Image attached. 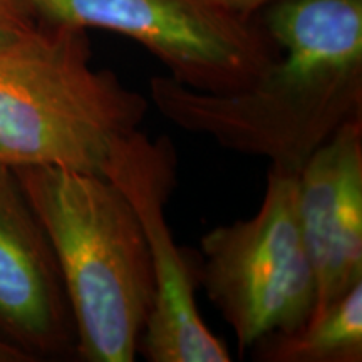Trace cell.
Returning a JSON list of instances; mask_svg holds the SVG:
<instances>
[{
  "label": "cell",
  "mask_w": 362,
  "mask_h": 362,
  "mask_svg": "<svg viewBox=\"0 0 362 362\" xmlns=\"http://www.w3.org/2000/svg\"><path fill=\"white\" fill-rule=\"evenodd\" d=\"M260 13L280 56L255 84L216 94L153 76L149 96L180 129L298 173L362 117V0H277Z\"/></svg>",
  "instance_id": "cell-1"
},
{
  "label": "cell",
  "mask_w": 362,
  "mask_h": 362,
  "mask_svg": "<svg viewBox=\"0 0 362 362\" xmlns=\"http://www.w3.org/2000/svg\"><path fill=\"white\" fill-rule=\"evenodd\" d=\"M297 216L315 274V314L362 282V117L297 173Z\"/></svg>",
  "instance_id": "cell-8"
},
{
  "label": "cell",
  "mask_w": 362,
  "mask_h": 362,
  "mask_svg": "<svg viewBox=\"0 0 362 362\" xmlns=\"http://www.w3.org/2000/svg\"><path fill=\"white\" fill-rule=\"evenodd\" d=\"M42 24L103 29L143 45L170 78L205 93L250 88L280 51L259 17L243 19L210 0H24Z\"/></svg>",
  "instance_id": "cell-5"
},
{
  "label": "cell",
  "mask_w": 362,
  "mask_h": 362,
  "mask_svg": "<svg viewBox=\"0 0 362 362\" xmlns=\"http://www.w3.org/2000/svg\"><path fill=\"white\" fill-rule=\"evenodd\" d=\"M0 339L29 357L76 356V325L47 233L0 166Z\"/></svg>",
  "instance_id": "cell-7"
},
{
  "label": "cell",
  "mask_w": 362,
  "mask_h": 362,
  "mask_svg": "<svg viewBox=\"0 0 362 362\" xmlns=\"http://www.w3.org/2000/svg\"><path fill=\"white\" fill-rule=\"evenodd\" d=\"M210 2L215 4L216 7L225 8L226 12L243 17V19H255L264 8L277 0H210Z\"/></svg>",
  "instance_id": "cell-11"
},
{
  "label": "cell",
  "mask_w": 362,
  "mask_h": 362,
  "mask_svg": "<svg viewBox=\"0 0 362 362\" xmlns=\"http://www.w3.org/2000/svg\"><path fill=\"white\" fill-rule=\"evenodd\" d=\"M264 362H361L362 282L291 332H274L252 347Z\"/></svg>",
  "instance_id": "cell-9"
},
{
  "label": "cell",
  "mask_w": 362,
  "mask_h": 362,
  "mask_svg": "<svg viewBox=\"0 0 362 362\" xmlns=\"http://www.w3.org/2000/svg\"><path fill=\"white\" fill-rule=\"evenodd\" d=\"M146 112V98L93 66L86 29L37 22L0 51V166L103 175Z\"/></svg>",
  "instance_id": "cell-3"
},
{
  "label": "cell",
  "mask_w": 362,
  "mask_h": 362,
  "mask_svg": "<svg viewBox=\"0 0 362 362\" xmlns=\"http://www.w3.org/2000/svg\"><path fill=\"white\" fill-rule=\"evenodd\" d=\"M37 21L24 0H0V51L33 30Z\"/></svg>",
  "instance_id": "cell-10"
},
{
  "label": "cell",
  "mask_w": 362,
  "mask_h": 362,
  "mask_svg": "<svg viewBox=\"0 0 362 362\" xmlns=\"http://www.w3.org/2000/svg\"><path fill=\"white\" fill-rule=\"evenodd\" d=\"M128 198L141 223L153 275L155 302L139 354L149 362H230L232 354L215 336L197 304V267L176 245L165 206L176 183V153L166 136L153 139L141 129L119 139L103 166Z\"/></svg>",
  "instance_id": "cell-6"
},
{
  "label": "cell",
  "mask_w": 362,
  "mask_h": 362,
  "mask_svg": "<svg viewBox=\"0 0 362 362\" xmlns=\"http://www.w3.org/2000/svg\"><path fill=\"white\" fill-rule=\"evenodd\" d=\"M0 362H33L27 357L24 352H21L16 347H12L11 344L4 342L0 339Z\"/></svg>",
  "instance_id": "cell-12"
},
{
  "label": "cell",
  "mask_w": 362,
  "mask_h": 362,
  "mask_svg": "<svg viewBox=\"0 0 362 362\" xmlns=\"http://www.w3.org/2000/svg\"><path fill=\"white\" fill-rule=\"evenodd\" d=\"M47 233L84 362H133L153 302L155 275L128 198L104 175L12 170Z\"/></svg>",
  "instance_id": "cell-2"
},
{
  "label": "cell",
  "mask_w": 362,
  "mask_h": 362,
  "mask_svg": "<svg viewBox=\"0 0 362 362\" xmlns=\"http://www.w3.org/2000/svg\"><path fill=\"white\" fill-rule=\"evenodd\" d=\"M198 285L240 352L312 315L317 284L297 216V173L270 166L257 214L215 226L200 242Z\"/></svg>",
  "instance_id": "cell-4"
}]
</instances>
